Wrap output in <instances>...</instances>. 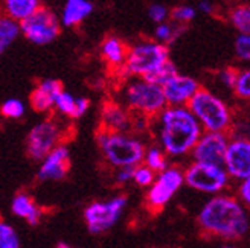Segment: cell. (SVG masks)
<instances>
[{"label": "cell", "mask_w": 250, "mask_h": 248, "mask_svg": "<svg viewBox=\"0 0 250 248\" xmlns=\"http://www.w3.org/2000/svg\"><path fill=\"white\" fill-rule=\"evenodd\" d=\"M62 90V84L58 79L46 78L35 84L29 95V104L35 113L49 114L54 111L55 99Z\"/></svg>", "instance_id": "e0dca14e"}, {"label": "cell", "mask_w": 250, "mask_h": 248, "mask_svg": "<svg viewBox=\"0 0 250 248\" xmlns=\"http://www.w3.org/2000/svg\"><path fill=\"white\" fill-rule=\"evenodd\" d=\"M64 134V127L55 117L49 116L42 122L35 123L26 137L28 155L35 162H42L55 146L62 143Z\"/></svg>", "instance_id": "ba28073f"}, {"label": "cell", "mask_w": 250, "mask_h": 248, "mask_svg": "<svg viewBox=\"0 0 250 248\" xmlns=\"http://www.w3.org/2000/svg\"><path fill=\"white\" fill-rule=\"evenodd\" d=\"M198 222L205 230L223 238H240L249 230V219L241 203L230 196H214L198 213Z\"/></svg>", "instance_id": "7a4b0ae2"}, {"label": "cell", "mask_w": 250, "mask_h": 248, "mask_svg": "<svg viewBox=\"0 0 250 248\" xmlns=\"http://www.w3.org/2000/svg\"><path fill=\"white\" fill-rule=\"evenodd\" d=\"M26 107L17 97H9L0 105V116L6 120H20L24 117Z\"/></svg>", "instance_id": "484cf974"}, {"label": "cell", "mask_w": 250, "mask_h": 248, "mask_svg": "<svg viewBox=\"0 0 250 248\" xmlns=\"http://www.w3.org/2000/svg\"><path fill=\"white\" fill-rule=\"evenodd\" d=\"M235 96L243 101H250V69H244L238 72L233 90Z\"/></svg>", "instance_id": "4dcf8cb0"}, {"label": "cell", "mask_w": 250, "mask_h": 248, "mask_svg": "<svg viewBox=\"0 0 250 248\" xmlns=\"http://www.w3.org/2000/svg\"><path fill=\"white\" fill-rule=\"evenodd\" d=\"M95 6L92 0H66L61 11V24L66 28H77L92 16Z\"/></svg>", "instance_id": "d6986e66"}, {"label": "cell", "mask_w": 250, "mask_h": 248, "mask_svg": "<svg viewBox=\"0 0 250 248\" xmlns=\"http://www.w3.org/2000/svg\"><path fill=\"white\" fill-rule=\"evenodd\" d=\"M0 248H20V239L16 229L0 219Z\"/></svg>", "instance_id": "f546056e"}, {"label": "cell", "mask_w": 250, "mask_h": 248, "mask_svg": "<svg viewBox=\"0 0 250 248\" xmlns=\"http://www.w3.org/2000/svg\"><path fill=\"white\" fill-rule=\"evenodd\" d=\"M128 54V44L116 35H108L101 41L99 55L111 73H121Z\"/></svg>", "instance_id": "ac0fdd59"}, {"label": "cell", "mask_w": 250, "mask_h": 248, "mask_svg": "<svg viewBox=\"0 0 250 248\" xmlns=\"http://www.w3.org/2000/svg\"><path fill=\"white\" fill-rule=\"evenodd\" d=\"M11 210L16 216L26 221L29 226H39L42 219V209L28 193H17L11 203Z\"/></svg>", "instance_id": "ffe728a7"}, {"label": "cell", "mask_w": 250, "mask_h": 248, "mask_svg": "<svg viewBox=\"0 0 250 248\" xmlns=\"http://www.w3.org/2000/svg\"><path fill=\"white\" fill-rule=\"evenodd\" d=\"M148 17L153 23L159 24V23H164L167 20H169V9L165 5H160V3H153L148 6Z\"/></svg>", "instance_id": "e575fe53"}, {"label": "cell", "mask_w": 250, "mask_h": 248, "mask_svg": "<svg viewBox=\"0 0 250 248\" xmlns=\"http://www.w3.org/2000/svg\"><path fill=\"white\" fill-rule=\"evenodd\" d=\"M185 183L183 172L179 168H167L159 172L146 193L148 206L153 209H162L169 203L171 198Z\"/></svg>", "instance_id": "8fae6325"}, {"label": "cell", "mask_w": 250, "mask_h": 248, "mask_svg": "<svg viewBox=\"0 0 250 248\" xmlns=\"http://www.w3.org/2000/svg\"><path fill=\"white\" fill-rule=\"evenodd\" d=\"M229 137L226 133H210L203 131L197 140L195 146L192 148V158L194 162H205V163H214L223 165L224 155H226Z\"/></svg>", "instance_id": "7c38bea8"}, {"label": "cell", "mask_w": 250, "mask_h": 248, "mask_svg": "<svg viewBox=\"0 0 250 248\" xmlns=\"http://www.w3.org/2000/svg\"><path fill=\"white\" fill-rule=\"evenodd\" d=\"M223 248H230V247H223Z\"/></svg>", "instance_id": "60d3db41"}, {"label": "cell", "mask_w": 250, "mask_h": 248, "mask_svg": "<svg viewBox=\"0 0 250 248\" xmlns=\"http://www.w3.org/2000/svg\"><path fill=\"white\" fill-rule=\"evenodd\" d=\"M101 125L99 128L121 133H131L133 130V113L119 101H105L101 107Z\"/></svg>", "instance_id": "2e32d148"}, {"label": "cell", "mask_w": 250, "mask_h": 248, "mask_svg": "<svg viewBox=\"0 0 250 248\" xmlns=\"http://www.w3.org/2000/svg\"><path fill=\"white\" fill-rule=\"evenodd\" d=\"M197 14H198L197 8L191 5H179L169 9V20L176 21L179 24H183V26H188L191 21L195 20Z\"/></svg>", "instance_id": "f1b7e54d"}, {"label": "cell", "mask_w": 250, "mask_h": 248, "mask_svg": "<svg viewBox=\"0 0 250 248\" xmlns=\"http://www.w3.org/2000/svg\"><path fill=\"white\" fill-rule=\"evenodd\" d=\"M169 59V46L154 38H144L128 46L121 78H145Z\"/></svg>", "instance_id": "8992f818"}, {"label": "cell", "mask_w": 250, "mask_h": 248, "mask_svg": "<svg viewBox=\"0 0 250 248\" xmlns=\"http://www.w3.org/2000/svg\"><path fill=\"white\" fill-rule=\"evenodd\" d=\"M57 248H72V247H69L67 244H62V242H60V244L57 245Z\"/></svg>", "instance_id": "ab89813d"}, {"label": "cell", "mask_w": 250, "mask_h": 248, "mask_svg": "<svg viewBox=\"0 0 250 248\" xmlns=\"http://www.w3.org/2000/svg\"><path fill=\"white\" fill-rule=\"evenodd\" d=\"M167 153L162 150L159 145H153L145 150V154H144V163L151 168L154 172H162L164 169L168 168V160H167Z\"/></svg>", "instance_id": "d4e9b609"}, {"label": "cell", "mask_w": 250, "mask_h": 248, "mask_svg": "<svg viewBox=\"0 0 250 248\" xmlns=\"http://www.w3.org/2000/svg\"><path fill=\"white\" fill-rule=\"evenodd\" d=\"M214 9H215V6L210 0H200L198 5H197V11L203 12V14H208V16L214 14Z\"/></svg>", "instance_id": "f35d334b"}, {"label": "cell", "mask_w": 250, "mask_h": 248, "mask_svg": "<svg viewBox=\"0 0 250 248\" xmlns=\"http://www.w3.org/2000/svg\"><path fill=\"white\" fill-rule=\"evenodd\" d=\"M90 105H92V102H90L89 97H84V96L77 97V102H75V116H73V119L83 117L87 111L90 110Z\"/></svg>", "instance_id": "d590c367"}, {"label": "cell", "mask_w": 250, "mask_h": 248, "mask_svg": "<svg viewBox=\"0 0 250 248\" xmlns=\"http://www.w3.org/2000/svg\"><path fill=\"white\" fill-rule=\"evenodd\" d=\"M235 55L244 63H250V34H238L233 43Z\"/></svg>", "instance_id": "d6a6232c"}, {"label": "cell", "mask_w": 250, "mask_h": 248, "mask_svg": "<svg viewBox=\"0 0 250 248\" xmlns=\"http://www.w3.org/2000/svg\"><path fill=\"white\" fill-rule=\"evenodd\" d=\"M238 69H233V67H224L217 73V78L220 81V84L223 87H226L229 90H233L236 78H238Z\"/></svg>", "instance_id": "836d02e7"}, {"label": "cell", "mask_w": 250, "mask_h": 248, "mask_svg": "<svg viewBox=\"0 0 250 248\" xmlns=\"http://www.w3.org/2000/svg\"><path fill=\"white\" fill-rule=\"evenodd\" d=\"M42 6V0H0V12L16 21H23Z\"/></svg>", "instance_id": "44dd1931"}, {"label": "cell", "mask_w": 250, "mask_h": 248, "mask_svg": "<svg viewBox=\"0 0 250 248\" xmlns=\"http://www.w3.org/2000/svg\"><path fill=\"white\" fill-rule=\"evenodd\" d=\"M223 166L235 180L250 177V139H229Z\"/></svg>", "instance_id": "4fadbf2b"}, {"label": "cell", "mask_w": 250, "mask_h": 248, "mask_svg": "<svg viewBox=\"0 0 250 248\" xmlns=\"http://www.w3.org/2000/svg\"><path fill=\"white\" fill-rule=\"evenodd\" d=\"M238 193H240V198L243 200V203L250 207V177H247L246 180L241 181Z\"/></svg>", "instance_id": "74e56055"}, {"label": "cell", "mask_w": 250, "mask_h": 248, "mask_svg": "<svg viewBox=\"0 0 250 248\" xmlns=\"http://www.w3.org/2000/svg\"><path fill=\"white\" fill-rule=\"evenodd\" d=\"M61 20L55 14V11L43 5L28 19L20 21L21 35L37 46L51 44L55 41L61 34Z\"/></svg>", "instance_id": "52a82bcc"}, {"label": "cell", "mask_w": 250, "mask_h": 248, "mask_svg": "<svg viewBox=\"0 0 250 248\" xmlns=\"http://www.w3.org/2000/svg\"><path fill=\"white\" fill-rule=\"evenodd\" d=\"M185 183L189 188L205 192V193H218L229 183V173L223 165L194 162L183 172Z\"/></svg>", "instance_id": "9c48e42d"}, {"label": "cell", "mask_w": 250, "mask_h": 248, "mask_svg": "<svg viewBox=\"0 0 250 248\" xmlns=\"http://www.w3.org/2000/svg\"><path fill=\"white\" fill-rule=\"evenodd\" d=\"M149 128L153 130L157 145L169 157H183L191 154L203 128L188 107L167 105L151 119Z\"/></svg>", "instance_id": "6da1fadb"}, {"label": "cell", "mask_w": 250, "mask_h": 248, "mask_svg": "<svg viewBox=\"0 0 250 248\" xmlns=\"http://www.w3.org/2000/svg\"><path fill=\"white\" fill-rule=\"evenodd\" d=\"M20 35V23L0 12V57L19 40Z\"/></svg>", "instance_id": "7402d4cb"}, {"label": "cell", "mask_w": 250, "mask_h": 248, "mask_svg": "<svg viewBox=\"0 0 250 248\" xmlns=\"http://www.w3.org/2000/svg\"><path fill=\"white\" fill-rule=\"evenodd\" d=\"M156 178V172L151 169V168H148L145 163H139V165H136L134 166V173H133V181L137 184V186H141V188H148V186H151L153 181Z\"/></svg>", "instance_id": "1f68e13d"}, {"label": "cell", "mask_w": 250, "mask_h": 248, "mask_svg": "<svg viewBox=\"0 0 250 248\" xmlns=\"http://www.w3.org/2000/svg\"><path fill=\"white\" fill-rule=\"evenodd\" d=\"M186 107L191 110L203 131L228 134L233 123L230 107L206 87H200Z\"/></svg>", "instance_id": "5b68a950"}, {"label": "cell", "mask_w": 250, "mask_h": 248, "mask_svg": "<svg viewBox=\"0 0 250 248\" xmlns=\"http://www.w3.org/2000/svg\"><path fill=\"white\" fill-rule=\"evenodd\" d=\"M121 102L133 114L154 119L167 107V99L157 85L145 78H127L121 87Z\"/></svg>", "instance_id": "277c9868"}, {"label": "cell", "mask_w": 250, "mask_h": 248, "mask_svg": "<svg viewBox=\"0 0 250 248\" xmlns=\"http://www.w3.org/2000/svg\"><path fill=\"white\" fill-rule=\"evenodd\" d=\"M228 17L238 34H250V3H240L233 6Z\"/></svg>", "instance_id": "cb8c5ba5"}, {"label": "cell", "mask_w": 250, "mask_h": 248, "mask_svg": "<svg viewBox=\"0 0 250 248\" xmlns=\"http://www.w3.org/2000/svg\"><path fill=\"white\" fill-rule=\"evenodd\" d=\"M125 206H127V196L124 195L115 196L108 201L90 203L84 210V219L89 231L99 234L111 229L119 221Z\"/></svg>", "instance_id": "30bf717a"}, {"label": "cell", "mask_w": 250, "mask_h": 248, "mask_svg": "<svg viewBox=\"0 0 250 248\" xmlns=\"http://www.w3.org/2000/svg\"><path fill=\"white\" fill-rule=\"evenodd\" d=\"M70 169V153L64 143H60L49 153L43 160L39 169L40 181H60L62 180Z\"/></svg>", "instance_id": "5bb4252c"}, {"label": "cell", "mask_w": 250, "mask_h": 248, "mask_svg": "<svg viewBox=\"0 0 250 248\" xmlns=\"http://www.w3.org/2000/svg\"><path fill=\"white\" fill-rule=\"evenodd\" d=\"M96 142L107 163L115 168L136 166L144 162L145 143L131 133L110 131L99 128Z\"/></svg>", "instance_id": "3957f363"}, {"label": "cell", "mask_w": 250, "mask_h": 248, "mask_svg": "<svg viewBox=\"0 0 250 248\" xmlns=\"http://www.w3.org/2000/svg\"><path fill=\"white\" fill-rule=\"evenodd\" d=\"M185 31H186V26H183V24H179L172 20H167L164 23L156 24L153 38L157 40L159 43H164V44L169 46L174 41H177Z\"/></svg>", "instance_id": "603a6c76"}, {"label": "cell", "mask_w": 250, "mask_h": 248, "mask_svg": "<svg viewBox=\"0 0 250 248\" xmlns=\"http://www.w3.org/2000/svg\"><path fill=\"white\" fill-rule=\"evenodd\" d=\"M75 102H77V97L62 89L61 93L55 99L54 111H57L60 116L73 119V116H75Z\"/></svg>", "instance_id": "4316f807"}, {"label": "cell", "mask_w": 250, "mask_h": 248, "mask_svg": "<svg viewBox=\"0 0 250 248\" xmlns=\"http://www.w3.org/2000/svg\"><path fill=\"white\" fill-rule=\"evenodd\" d=\"M133 173H134V166H124L118 168L116 172V181L119 184H125L128 181H133Z\"/></svg>", "instance_id": "8d00e7d4"}, {"label": "cell", "mask_w": 250, "mask_h": 248, "mask_svg": "<svg viewBox=\"0 0 250 248\" xmlns=\"http://www.w3.org/2000/svg\"><path fill=\"white\" fill-rule=\"evenodd\" d=\"M177 73H179L177 66L174 64L171 59H168L160 67H157L154 72L149 73L148 76H145V79L151 81V82H154L157 85H164L168 79H171L174 75H177Z\"/></svg>", "instance_id": "83f0119b"}, {"label": "cell", "mask_w": 250, "mask_h": 248, "mask_svg": "<svg viewBox=\"0 0 250 248\" xmlns=\"http://www.w3.org/2000/svg\"><path fill=\"white\" fill-rule=\"evenodd\" d=\"M200 87L202 85L195 78L177 73L162 85V90H164L167 99V105L186 107Z\"/></svg>", "instance_id": "9a60e30c"}]
</instances>
